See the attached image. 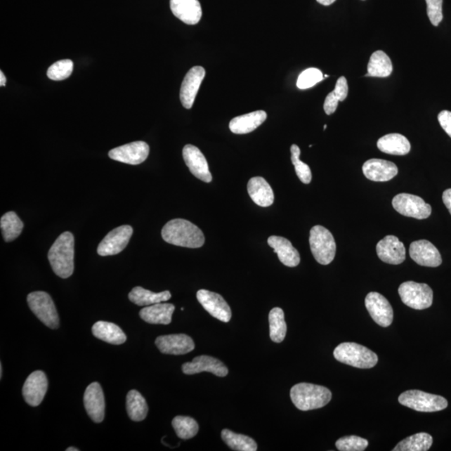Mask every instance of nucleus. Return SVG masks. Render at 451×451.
<instances>
[{
	"mask_svg": "<svg viewBox=\"0 0 451 451\" xmlns=\"http://www.w3.org/2000/svg\"><path fill=\"white\" fill-rule=\"evenodd\" d=\"M162 236L170 244L188 249H199L205 243L202 230L185 219H174L168 222L162 228Z\"/></svg>",
	"mask_w": 451,
	"mask_h": 451,
	"instance_id": "nucleus-1",
	"label": "nucleus"
},
{
	"mask_svg": "<svg viewBox=\"0 0 451 451\" xmlns=\"http://www.w3.org/2000/svg\"><path fill=\"white\" fill-rule=\"evenodd\" d=\"M74 238L65 232L59 236L48 251V259L53 271L61 278H68L74 273Z\"/></svg>",
	"mask_w": 451,
	"mask_h": 451,
	"instance_id": "nucleus-2",
	"label": "nucleus"
},
{
	"mask_svg": "<svg viewBox=\"0 0 451 451\" xmlns=\"http://www.w3.org/2000/svg\"><path fill=\"white\" fill-rule=\"evenodd\" d=\"M292 402L300 410L308 411L322 408L332 399L328 388L316 384L300 383L291 388Z\"/></svg>",
	"mask_w": 451,
	"mask_h": 451,
	"instance_id": "nucleus-3",
	"label": "nucleus"
},
{
	"mask_svg": "<svg viewBox=\"0 0 451 451\" xmlns=\"http://www.w3.org/2000/svg\"><path fill=\"white\" fill-rule=\"evenodd\" d=\"M336 360L359 369H371L377 365L378 356L370 348L355 343H343L334 351Z\"/></svg>",
	"mask_w": 451,
	"mask_h": 451,
	"instance_id": "nucleus-4",
	"label": "nucleus"
},
{
	"mask_svg": "<svg viewBox=\"0 0 451 451\" xmlns=\"http://www.w3.org/2000/svg\"><path fill=\"white\" fill-rule=\"evenodd\" d=\"M400 404L419 412H437L447 408L448 401L444 397L421 391H407L399 397Z\"/></svg>",
	"mask_w": 451,
	"mask_h": 451,
	"instance_id": "nucleus-5",
	"label": "nucleus"
},
{
	"mask_svg": "<svg viewBox=\"0 0 451 451\" xmlns=\"http://www.w3.org/2000/svg\"><path fill=\"white\" fill-rule=\"evenodd\" d=\"M309 244L318 263L328 265L333 262L336 254V243L328 229L320 225L315 226L311 231Z\"/></svg>",
	"mask_w": 451,
	"mask_h": 451,
	"instance_id": "nucleus-6",
	"label": "nucleus"
},
{
	"mask_svg": "<svg viewBox=\"0 0 451 451\" xmlns=\"http://www.w3.org/2000/svg\"><path fill=\"white\" fill-rule=\"evenodd\" d=\"M27 301L31 311L44 325L53 329L59 328L58 313L50 295L46 292H34L28 295Z\"/></svg>",
	"mask_w": 451,
	"mask_h": 451,
	"instance_id": "nucleus-7",
	"label": "nucleus"
},
{
	"mask_svg": "<svg viewBox=\"0 0 451 451\" xmlns=\"http://www.w3.org/2000/svg\"><path fill=\"white\" fill-rule=\"evenodd\" d=\"M399 294L402 302L417 311L430 308L433 303V291L426 284L413 281L403 282L399 287Z\"/></svg>",
	"mask_w": 451,
	"mask_h": 451,
	"instance_id": "nucleus-8",
	"label": "nucleus"
},
{
	"mask_svg": "<svg viewBox=\"0 0 451 451\" xmlns=\"http://www.w3.org/2000/svg\"><path fill=\"white\" fill-rule=\"evenodd\" d=\"M393 209L401 215L415 219H426L431 215V206L421 197L412 194L400 193L393 197Z\"/></svg>",
	"mask_w": 451,
	"mask_h": 451,
	"instance_id": "nucleus-9",
	"label": "nucleus"
},
{
	"mask_svg": "<svg viewBox=\"0 0 451 451\" xmlns=\"http://www.w3.org/2000/svg\"><path fill=\"white\" fill-rule=\"evenodd\" d=\"M133 234V228L129 225H123L110 231L100 242L97 253L100 256L117 255L126 249Z\"/></svg>",
	"mask_w": 451,
	"mask_h": 451,
	"instance_id": "nucleus-10",
	"label": "nucleus"
},
{
	"mask_svg": "<svg viewBox=\"0 0 451 451\" xmlns=\"http://www.w3.org/2000/svg\"><path fill=\"white\" fill-rule=\"evenodd\" d=\"M150 148L145 141H135L110 150L109 157L114 161L129 165H139L147 160Z\"/></svg>",
	"mask_w": 451,
	"mask_h": 451,
	"instance_id": "nucleus-11",
	"label": "nucleus"
},
{
	"mask_svg": "<svg viewBox=\"0 0 451 451\" xmlns=\"http://www.w3.org/2000/svg\"><path fill=\"white\" fill-rule=\"evenodd\" d=\"M365 306L376 324L386 328L391 325L393 311L391 304L382 294L371 292L365 298Z\"/></svg>",
	"mask_w": 451,
	"mask_h": 451,
	"instance_id": "nucleus-12",
	"label": "nucleus"
},
{
	"mask_svg": "<svg viewBox=\"0 0 451 451\" xmlns=\"http://www.w3.org/2000/svg\"><path fill=\"white\" fill-rule=\"evenodd\" d=\"M197 298L205 311L216 320L224 322L231 320V308L220 294L201 289L197 292Z\"/></svg>",
	"mask_w": 451,
	"mask_h": 451,
	"instance_id": "nucleus-13",
	"label": "nucleus"
},
{
	"mask_svg": "<svg viewBox=\"0 0 451 451\" xmlns=\"http://www.w3.org/2000/svg\"><path fill=\"white\" fill-rule=\"evenodd\" d=\"M205 75L206 70L202 66H194L185 74L180 91L181 103L185 109L189 110L192 107Z\"/></svg>",
	"mask_w": 451,
	"mask_h": 451,
	"instance_id": "nucleus-14",
	"label": "nucleus"
},
{
	"mask_svg": "<svg viewBox=\"0 0 451 451\" xmlns=\"http://www.w3.org/2000/svg\"><path fill=\"white\" fill-rule=\"evenodd\" d=\"M410 256L421 266L437 268L442 263L439 250L430 241L419 240L411 243Z\"/></svg>",
	"mask_w": 451,
	"mask_h": 451,
	"instance_id": "nucleus-15",
	"label": "nucleus"
},
{
	"mask_svg": "<svg viewBox=\"0 0 451 451\" xmlns=\"http://www.w3.org/2000/svg\"><path fill=\"white\" fill-rule=\"evenodd\" d=\"M156 346L162 353L172 355H187L195 348L192 339L184 334L160 336Z\"/></svg>",
	"mask_w": 451,
	"mask_h": 451,
	"instance_id": "nucleus-16",
	"label": "nucleus"
},
{
	"mask_svg": "<svg viewBox=\"0 0 451 451\" xmlns=\"http://www.w3.org/2000/svg\"><path fill=\"white\" fill-rule=\"evenodd\" d=\"M183 159L192 174L204 183H209L212 181L209 163L204 155L195 145H185L183 150Z\"/></svg>",
	"mask_w": 451,
	"mask_h": 451,
	"instance_id": "nucleus-17",
	"label": "nucleus"
},
{
	"mask_svg": "<svg viewBox=\"0 0 451 451\" xmlns=\"http://www.w3.org/2000/svg\"><path fill=\"white\" fill-rule=\"evenodd\" d=\"M48 390V379L42 371H34L24 384L23 396L26 403L37 407L41 404Z\"/></svg>",
	"mask_w": 451,
	"mask_h": 451,
	"instance_id": "nucleus-18",
	"label": "nucleus"
},
{
	"mask_svg": "<svg viewBox=\"0 0 451 451\" xmlns=\"http://www.w3.org/2000/svg\"><path fill=\"white\" fill-rule=\"evenodd\" d=\"M378 256L384 263L399 265L406 258V251L403 242L396 236H386L376 246Z\"/></svg>",
	"mask_w": 451,
	"mask_h": 451,
	"instance_id": "nucleus-19",
	"label": "nucleus"
},
{
	"mask_svg": "<svg viewBox=\"0 0 451 451\" xmlns=\"http://www.w3.org/2000/svg\"><path fill=\"white\" fill-rule=\"evenodd\" d=\"M84 405L88 415L95 423H101L105 418V397L100 384L94 382L86 388Z\"/></svg>",
	"mask_w": 451,
	"mask_h": 451,
	"instance_id": "nucleus-20",
	"label": "nucleus"
},
{
	"mask_svg": "<svg viewBox=\"0 0 451 451\" xmlns=\"http://www.w3.org/2000/svg\"><path fill=\"white\" fill-rule=\"evenodd\" d=\"M183 371L188 375L209 372L218 377H225L228 374V370L222 361L207 355L198 356L192 362H185Z\"/></svg>",
	"mask_w": 451,
	"mask_h": 451,
	"instance_id": "nucleus-21",
	"label": "nucleus"
},
{
	"mask_svg": "<svg viewBox=\"0 0 451 451\" xmlns=\"http://www.w3.org/2000/svg\"><path fill=\"white\" fill-rule=\"evenodd\" d=\"M367 179L374 181H391L398 174V167L391 162L382 159H370L362 168Z\"/></svg>",
	"mask_w": 451,
	"mask_h": 451,
	"instance_id": "nucleus-22",
	"label": "nucleus"
},
{
	"mask_svg": "<svg viewBox=\"0 0 451 451\" xmlns=\"http://www.w3.org/2000/svg\"><path fill=\"white\" fill-rule=\"evenodd\" d=\"M170 7L174 15L185 24L197 25L202 19V6L198 0H171Z\"/></svg>",
	"mask_w": 451,
	"mask_h": 451,
	"instance_id": "nucleus-23",
	"label": "nucleus"
},
{
	"mask_svg": "<svg viewBox=\"0 0 451 451\" xmlns=\"http://www.w3.org/2000/svg\"><path fill=\"white\" fill-rule=\"evenodd\" d=\"M268 245L277 254L278 259L287 267H297L300 263V255L299 251L292 244L287 238L278 236H271L268 240Z\"/></svg>",
	"mask_w": 451,
	"mask_h": 451,
	"instance_id": "nucleus-24",
	"label": "nucleus"
},
{
	"mask_svg": "<svg viewBox=\"0 0 451 451\" xmlns=\"http://www.w3.org/2000/svg\"><path fill=\"white\" fill-rule=\"evenodd\" d=\"M267 113L264 110H256V112L233 118L230 122L229 128L234 134H249L262 125L267 120Z\"/></svg>",
	"mask_w": 451,
	"mask_h": 451,
	"instance_id": "nucleus-25",
	"label": "nucleus"
},
{
	"mask_svg": "<svg viewBox=\"0 0 451 451\" xmlns=\"http://www.w3.org/2000/svg\"><path fill=\"white\" fill-rule=\"evenodd\" d=\"M175 306L171 303H159L150 305L140 311L141 320L152 325H169Z\"/></svg>",
	"mask_w": 451,
	"mask_h": 451,
	"instance_id": "nucleus-26",
	"label": "nucleus"
},
{
	"mask_svg": "<svg viewBox=\"0 0 451 451\" xmlns=\"http://www.w3.org/2000/svg\"><path fill=\"white\" fill-rule=\"evenodd\" d=\"M247 192L256 205L268 207L273 205L274 194L271 185L261 176L251 178L247 183Z\"/></svg>",
	"mask_w": 451,
	"mask_h": 451,
	"instance_id": "nucleus-27",
	"label": "nucleus"
},
{
	"mask_svg": "<svg viewBox=\"0 0 451 451\" xmlns=\"http://www.w3.org/2000/svg\"><path fill=\"white\" fill-rule=\"evenodd\" d=\"M92 333L97 339L116 346L126 341V336L120 327L112 322L105 321L96 322L92 327Z\"/></svg>",
	"mask_w": 451,
	"mask_h": 451,
	"instance_id": "nucleus-28",
	"label": "nucleus"
},
{
	"mask_svg": "<svg viewBox=\"0 0 451 451\" xmlns=\"http://www.w3.org/2000/svg\"><path fill=\"white\" fill-rule=\"evenodd\" d=\"M377 147L382 152L395 156H405L410 152L411 148L409 140L403 135L397 133L381 137L378 140Z\"/></svg>",
	"mask_w": 451,
	"mask_h": 451,
	"instance_id": "nucleus-29",
	"label": "nucleus"
},
{
	"mask_svg": "<svg viewBox=\"0 0 451 451\" xmlns=\"http://www.w3.org/2000/svg\"><path fill=\"white\" fill-rule=\"evenodd\" d=\"M171 298L169 291L161 292V293H153L143 289L141 287H136L129 294L131 302L138 305V306H150L159 303L166 302Z\"/></svg>",
	"mask_w": 451,
	"mask_h": 451,
	"instance_id": "nucleus-30",
	"label": "nucleus"
},
{
	"mask_svg": "<svg viewBox=\"0 0 451 451\" xmlns=\"http://www.w3.org/2000/svg\"><path fill=\"white\" fill-rule=\"evenodd\" d=\"M393 72L392 61L386 53L377 51L371 55L368 64V73L365 77L386 78Z\"/></svg>",
	"mask_w": 451,
	"mask_h": 451,
	"instance_id": "nucleus-31",
	"label": "nucleus"
},
{
	"mask_svg": "<svg viewBox=\"0 0 451 451\" xmlns=\"http://www.w3.org/2000/svg\"><path fill=\"white\" fill-rule=\"evenodd\" d=\"M128 415L133 421H143L148 417V405L145 398L137 391H131L126 396Z\"/></svg>",
	"mask_w": 451,
	"mask_h": 451,
	"instance_id": "nucleus-32",
	"label": "nucleus"
},
{
	"mask_svg": "<svg viewBox=\"0 0 451 451\" xmlns=\"http://www.w3.org/2000/svg\"><path fill=\"white\" fill-rule=\"evenodd\" d=\"M0 228L4 241L11 242L20 235L24 229V223L15 211H8L0 220Z\"/></svg>",
	"mask_w": 451,
	"mask_h": 451,
	"instance_id": "nucleus-33",
	"label": "nucleus"
},
{
	"mask_svg": "<svg viewBox=\"0 0 451 451\" xmlns=\"http://www.w3.org/2000/svg\"><path fill=\"white\" fill-rule=\"evenodd\" d=\"M433 444V438L427 433H418L400 442L393 451H427Z\"/></svg>",
	"mask_w": 451,
	"mask_h": 451,
	"instance_id": "nucleus-34",
	"label": "nucleus"
},
{
	"mask_svg": "<svg viewBox=\"0 0 451 451\" xmlns=\"http://www.w3.org/2000/svg\"><path fill=\"white\" fill-rule=\"evenodd\" d=\"M268 320L272 341L282 343L284 341L287 334L284 311L280 308H273L269 313Z\"/></svg>",
	"mask_w": 451,
	"mask_h": 451,
	"instance_id": "nucleus-35",
	"label": "nucleus"
},
{
	"mask_svg": "<svg viewBox=\"0 0 451 451\" xmlns=\"http://www.w3.org/2000/svg\"><path fill=\"white\" fill-rule=\"evenodd\" d=\"M222 439L230 449L238 451H256L258 445L251 437L236 434L229 430L222 431Z\"/></svg>",
	"mask_w": 451,
	"mask_h": 451,
	"instance_id": "nucleus-36",
	"label": "nucleus"
},
{
	"mask_svg": "<svg viewBox=\"0 0 451 451\" xmlns=\"http://www.w3.org/2000/svg\"><path fill=\"white\" fill-rule=\"evenodd\" d=\"M176 435L183 440L192 439L198 433L199 426L197 422L192 417H176L172 421Z\"/></svg>",
	"mask_w": 451,
	"mask_h": 451,
	"instance_id": "nucleus-37",
	"label": "nucleus"
},
{
	"mask_svg": "<svg viewBox=\"0 0 451 451\" xmlns=\"http://www.w3.org/2000/svg\"><path fill=\"white\" fill-rule=\"evenodd\" d=\"M301 150L297 145H292L291 160L295 168L296 174L304 184H309L312 181V171L306 163L300 160Z\"/></svg>",
	"mask_w": 451,
	"mask_h": 451,
	"instance_id": "nucleus-38",
	"label": "nucleus"
},
{
	"mask_svg": "<svg viewBox=\"0 0 451 451\" xmlns=\"http://www.w3.org/2000/svg\"><path fill=\"white\" fill-rule=\"evenodd\" d=\"M74 64L70 60H62L55 62L48 69V77L52 81H63L70 77L73 72Z\"/></svg>",
	"mask_w": 451,
	"mask_h": 451,
	"instance_id": "nucleus-39",
	"label": "nucleus"
},
{
	"mask_svg": "<svg viewBox=\"0 0 451 451\" xmlns=\"http://www.w3.org/2000/svg\"><path fill=\"white\" fill-rule=\"evenodd\" d=\"M335 445L340 451H364L369 441L360 436H344L336 441Z\"/></svg>",
	"mask_w": 451,
	"mask_h": 451,
	"instance_id": "nucleus-40",
	"label": "nucleus"
},
{
	"mask_svg": "<svg viewBox=\"0 0 451 451\" xmlns=\"http://www.w3.org/2000/svg\"><path fill=\"white\" fill-rule=\"evenodd\" d=\"M324 75L320 70L316 68H309L303 70L299 74L297 86L300 90H306L308 88L315 86L316 84L324 79Z\"/></svg>",
	"mask_w": 451,
	"mask_h": 451,
	"instance_id": "nucleus-41",
	"label": "nucleus"
},
{
	"mask_svg": "<svg viewBox=\"0 0 451 451\" xmlns=\"http://www.w3.org/2000/svg\"><path fill=\"white\" fill-rule=\"evenodd\" d=\"M427 4V15L431 24L438 26L443 20V13H442V4L443 0H426Z\"/></svg>",
	"mask_w": 451,
	"mask_h": 451,
	"instance_id": "nucleus-42",
	"label": "nucleus"
},
{
	"mask_svg": "<svg viewBox=\"0 0 451 451\" xmlns=\"http://www.w3.org/2000/svg\"><path fill=\"white\" fill-rule=\"evenodd\" d=\"M334 93L339 101H344L347 98L348 86L346 77H341L339 78L337 82H336Z\"/></svg>",
	"mask_w": 451,
	"mask_h": 451,
	"instance_id": "nucleus-43",
	"label": "nucleus"
},
{
	"mask_svg": "<svg viewBox=\"0 0 451 451\" xmlns=\"http://www.w3.org/2000/svg\"><path fill=\"white\" fill-rule=\"evenodd\" d=\"M339 103V100L334 95V91L330 92L329 94L327 96L325 101L324 109L325 113L328 115V116L334 114L338 108Z\"/></svg>",
	"mask_w": 451,
	"mask_h": 451,
	"instance_id": "nucleus-44",
	"label": "nucleus"
},
{
	"mask_svg": "<svg viewBox=\"0 0 451 451\" xmlns=\"http://www.w3.org/2000/svg\"><path fill=\"white\" fill-rule=\"evenodd\" d=\"M438 121L451 138V112L449 110H443L438 116Z\"/></svg>",
	"mask_w": 451,
	"mask_h": 451,
	"instance_id": "nucleus-45",
	"label": "nucleus"
},
{
	"mask_svg": "<svg viewBox=\"0 0 451 451\" xmlns=\"http://www.w3.org/2000/svg\"><path fill=\"white\" fill-rule=\"evenodd\" d=\"M442 199H443V202L446 209L449 210L450 214H451V188L445 190L443 195H442Z\"/></svg>",
	"mask_w": 451,
	"mask_h": 451,
	"instance_id": "nucleus-46",
	"label": "nucleus"
},
{
	"mask_svg": "<svg viewBox=\"0 0 451 451\" xmlns=\"http://www.w3.org/2000/svg\"><path fill=\"white\" fill-rule=\"evenodd\" d=\"M336 1V0H317V2L318 4H322V6H331L332 4H334Z\"/></svg>",
	"mask_w": 451,
	"mask_h": 451,
	"instance_id": "nucleus-47",
	"label": "nucleus"
},
{
	"mask_svg": "<svg viewBox=\"0 0 451 451\" xmlns=\"http://www.w3.org/2000/svg\"><path fill=\"white\" fill-rule=\"evenodd\" d=\"M6 84V77L4 74L3 72H0V86H4Z\"/></svg>",
	"mask_w": 451,
	"mask_h": 451,
	"instance_id": "nucleus-48",
	"label": "nucleus"
},
{
	"mask_svg": "<svg viewBox=\"0 0 451 451\" xmlns=\"http://www.w3.org/2000/svg\"><path fill=\"white\" fill-rule=\"evenodd\" d=\"M79 449L74 448V447H70L68 449H66V451H79Z\"/></svg>",
	"mask_w": 451,
	"mask_h": 451,
	"instance_id": "nucleus-49",
	"label": "nucleus"
},
{
	"mask_svg": "<svg viewBox=\"0 0 451 451\" xmlns=\"http://www.w3.org/2000/svg\"><path fill=\"white\" fill-rule=\"evenodd\" d=\"M2 376H3V367L1 365H0V377H1V379H2Z\"/></svg>",
	"mask_w": 451,
	"mask_h": 451,
	"instance_id": "nucleus-50",
	"label": "nucleus"
},
{
	"mask_svg": "<svg viewBox=\"0 0 451 451\" xmlns=\"http://www.w3.org/2000/svg\"><path fill=\"white\" fill-rule=\"evenodd\" d=\"M326 128H327V125H325L324 129L326 130Z\"/></svg>",
	"mask_w": 451,
	"mask_h": 451,
	"instance_id": "nucleus-51",
	"label": "nucleus"
}]
</instances>
